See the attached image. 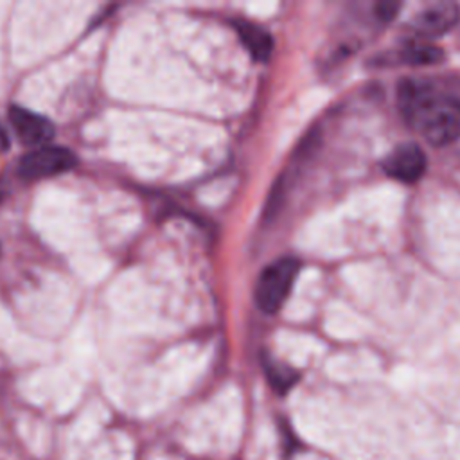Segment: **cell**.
<instances>
[{
  "label": "cell",
  "mask_w": 460,
  "mask_h": 460,
  "mask_svg": "<svg viewBox=\"0 0 460 460\" xmlns=\"http://www.w3.org/2000/svg\"><path fill=\"white\" fill-rule=\"evenodd\" d=\"M442 58V52L429 45H411L406 49H401L394 54L386 56V63H397V65H429L437 63Z\"/></svg>",
  "instance_id": "obj_8"
},
{
  "label": "cell",
  "mask_w": 460,
  "mask_h": 460,
  "mask_svg": "<svg viewBox=\"0 0 460 460\" xmlns=\"http://www.w3.org/2000/svg\"><path fill=\"white\" fill-rule=\"evenodd\" d=\"M11 124L18 135V138L27 146L43 147L54 137V126L49 119L22 106H13L9 110Z\"/></svg>",
  "instance_id": "obj_5"
},
{
  "label": "cell",
  "mask_w": 460,
  "mask_h": 460,
  "mask_svg": "<svg viewBox=\"0 0 460 460\" xmlns=\"http://www.w3.org/2000/svg\"><path fill=\"white\" fill-rule=\"evenodd\" d=\"M235 31L241 36V41L244 43V47L248 49V52L255 58V59H268V56L271 54L273 49V41L271 36L268 34V31H264L262 27L252 23V22H235Z\"/></svg>",
  "instance_id": "obj_7"
},
{
  "label": "cell",
  "mask_w": 460,
  "mask_h": 460,
  "mask_svg": "<svg viewBox=\"0 0 460 460\" xmlns=\"http://www.w3.org/2000/svg\"><path fill=\"white\" fill-rule=\"evenodd\" d=\"M270 379H271V383H273L279 390H284V388H288V386L295 381V374L289 372L288 368L271 367V368H270Z\"/></svg>",
  "instance_id": "obj_9"
},
{
  "label": "cell",
  "mask_w": 460,
  "mask_h": 460,
  "mask_svg": "<svg viewBox=\"0 0 460 460\" xmlns=\"http://www.w3.org/2000/svg\"><path fill=\"white\" fill-rule=\"evenodd\" d=\"M426 164L428 162L422 147L408 142L392 149L385 158L383 167L390 178L404 183H415L424 174Z\"/></svg>",
  "instance_id": "obj_4"
},
{
  "label": "cell",
  "mask_w": 460,
  "mask_h": 460,
  "mask_svg": "<svg viewBox=\"0 0 460 460\" xmlns=\"http://www.w3.org/2000/svg\"><path fill=\"white\" fill-rule=\"evenodd\" d=\"M300 270L295 259H279L266 266L255 286V302L264 313H277L291 293L293 282Z\"/></svg>",
  "instance_id": "obj_2"
},
{
  "label": "cell",
  "mask_w": 460,
  "mask_h": 460,
  "mask_svg": "<svg viewBox=\"0 0 460 460\" xmlns=\"http://www.w3.org/2000/svg\"><path fill=\"white\" fill-rule=\"evenodd\" d=\"M460 18V9L456 4H435L417 13L410 29L420 38H435L447 32Z\"/></svg>",
  "instance_id": "obj_6"
},
{
  "label": "cell",
  "mask_w": 460,
  "mask_h": 460,
  "mask_svg": "<svg viewBox=\"0 0 460 460\" xmlns=\"http://www.w3.org/2000/svg\"><path fill=\"white\" fill-rule=\"evenodd\" d=\"M399 108L404 119L433 146L460 138V99L431 84L404 81L399 86Z\"/></svg>",
  "instance_id": "obj_1"
},
{
  "label": "cell",
  "mask_w": 460,
  "mask_h": 460,
  "mask_svg": "<svg viewBox=\"0 0 460 460\" xmlns=\"http://www.w3.org/2000/svg\"><path fill=\"white\" fill-rule=\"evenodd\" d=\"M77 158L72 151L58 146H43L27 153L18 165V172L29 180L58 176L75 167Z\"/></svg>",
  "instance_id": "obj_3"
},
{
  "label": "cell",
  "mask_w": 460,
  "mask_h": 460,
  "mask_svg": "<svg viewBox=\"0 0 460 460\" xmlns=\"http://www.w3.org/2000/svg\"><path fill=\"white\" fill-rule=\"evenodd\" d=\"M7 147V137L4 133V129L0 128V151H4Z\"/></svg>",
  "instance_id": "obj_10"
}]
</instances>
